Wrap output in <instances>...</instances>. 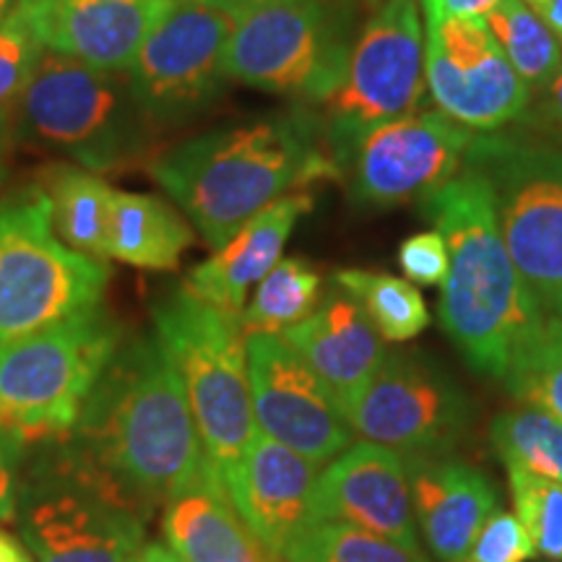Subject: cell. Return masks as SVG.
<instances>
[{
	"instance_id": "16",
	"label": "cell",
	"mask_w": 562,
	"mask_h": 562,
	"mask_svg": "<svg viewBox=\"0 0 562 562\" xmlns=\"http://www.w3.org/2000/svg\"><path fill=\"white\" fill-rule=\"evenodd\" d=\"M248 378L263 435L318 467L347 451L351 427L331 389L281 336H248Z\"/></svg>"
},
{
	"instance_id": "4",
	"label": "cell",
	"mask_w": 562,
	"mask_h": 562,
	"mask_svg": "<svg viewBox=\"0 0 562 562\" xmlns=\"http://www.w3.org/2000/svg\"><path fill=\"white\" fill-rule=\"evenodd\" d=\"M16 136L83 167L121 172L151 159L157 138L131 89L128 70H108L45 53L11 115Z\"/></svg>"
},
{
	"instance_id": "24",
	"label": "cell",
	"mask_w": 562,
	"mask_h": 562,
	"mask_svg": "<svg viewBox=\"0 0 562 562\" xmlns=\"http://www.w3.org/2000/svg\"><path fill=\"white\" fill-rule=\"evenodd\" d=\"M193 245V224L170 201L151 193L112 191L108 261L128 263L144 271H172L182 252Z\"/></svg>"
},
{
	"instance_id": "3",
	"label": "cell",
	"mask_w": 562,
	"mask_h": 562,
	"mask_svg": "<svg viewBox=\"0 0 562 562\" xmlns=\"http://www.w3.org/2000/svg\"><path fill=\"white\" fill-rule=\"evenodd\" d=\"M448 248L440 323L469 368L505 381L513 357L544 323L497 227L487 180L463 165L419 201Z\"/></svg>"
},
{
	"instance_id": "20",
	"label": "cell",
	"mask_w": 562,
	"mask_h": 562,
	"mask_svg": "<svg viewBox=\"0 0 562 562\" xmlns=\"http://www.w3.org/2000/svg\"><path fill=\"white\" fill-rule=\"evenodd\" d=\"M412 508L425 542L440 562H463L476 533L497 510L495 484L469 461L448 456L409 459Z\"/></svg>"
},
{
	"instance_id": "40",
	"label": "cell",
	"mask_w": 562,
	"mask_h": 562,
	"mask_svg": "<svg viewBox=\"0 0 562 562\" xmlns=\"http://www.w3.org/2000/svg\"><path fill=\"white\" fill-rule=\"evenodd\" d=\"M0 562H34L26 544L0 526Z\"/></svg>"
},
{
	"instance_id": "42",
	"label": "cell",
	"mask_w": 562,
	"mask_h": 562,
	"mask_svg": "<svg viewBox=\"0 0 562 562\" xmlns=\"http://www.w3.org/2000/svg\"><path fill=\"white\" fill-rule=\"evenodd\" d=\"M9 136H11V121L0 123V186H3L5 170H9V159H5V151H9Z\"/></svg>"
},
{
	"instance_id": "5",
	"label": "cell",
	"mask_w": 562,
	"mask_h": 562,
	"mask_svg": "<svg viewBox=\"0 0 562 562\" xmlns=\"http://www.w3.org/2000/svg\"><path fill=\"white\" fill-rule=\"evenodd\" d=\"M154 336L180 378L211 472L227 487L258 432L240 315L201 300L182 281L151 311Z\"/></svg>"
},
{
	"instance_id": "36",
	"label": "cell",
	"mask_w": 562,
	"mask_h": 562,
	"mask_svg": "<svg viewBox=\"0 0 562 562\" xmlns=\"http://www.w3.org/2000/svg\"><path fill=\"white\" fill-rule=\"evenodd\" d=\"M521 125L526 133L562 149V66L542 91L531 94Z\"/></svg>"
},
{
	"instance_id": "31",
	"label": "cell",
	"mask_w": 562,
	"mask_h": 562,
	"mask_svg": "<svg viewBox=\"0 0 562 562\" xmlns=\"http://www.w3.org/2000/svg\"><path fill=\"white\" fill-rule=\"evenodd\" d=\"M505 385L521 404L562 422V321L544 318L513 357Z\"/></svg>"
},
{
	"instance_id": "26",
	"label": "cell",
	"mask_w": 562,
	"mask_h": 562,
	"mask_svg": "<svg viewBox=\"0 0 562 562\" xmlns=\"http://www.w3.org/2000/svg\"><path fill=\"white\" fill-rule=\"evenodd\" d=\"M323 297V279L302 258H281L266 277L258 281L248 305L243 307V331L281 336L305 321Z\"/></svg>"
},
{
	"instance_id": "9",
	"label": "cell",
	"mask_w": 562,
	"mask_h": 562,
	"mask_svg": "<svg viewBox=\"0 0 562 562\" xmlns=\"http://www.w3.org/2000/svg\"><path fill=\"white\" fill-rule=\"evenodd\" d=\"M108 281V261L60 240L45 188L0 203V344L97 311Z\"/></svg>"
},
{
	"instance_id": "34",
	"label": "cell",
	"mask_w": 562,
	"mask_h": 562,
	"mask_svg": "<svg viewBox=\"0 0 562 562\" xmlns=\"http://www.w3.org/2000/svg\"><path fill=\"white\" fill-rule=\"evenodd\" d=\"M533 554L537 550L518 516L508 510H495L476 533L463 562H529Z\"/></svg>"
},
{
	"instance_id": "39",
	"label": "cell",
	"mask_w": 562,
	"mask_h": 562,
	"mask_svg": "<svg viewBox=\"0 0 562 562\" xmlns=\"http://www.w3.org/2000/svg\"><path fill=\"white\" fill-rule=\"evenodd\" d=\"M524 3L550 26V32L562 45V0H524Z\"/></svg>"
},
{
	"instance_id": "18",
	"label": "cell",
	"mask_w": 562,
	"mask_h": 562,
	"mask_svg": "<svg viewBox=\"0 0 562 562\" xmlns=\"http://www.w3.org/2000/svg\"><path fill=\"white\" fill-rule=\"evenodd\" d=\"M311 521H339L417 547L409 476L402 456L378 442L349 446L318 474Z\"/></svg>"
},
{
	"instance_id": "17",
	"label": "cell",
	"mask_w": 562,
	"mask_h": 562,
	"mask_svg": "<svg viewBox=\"0 0 562 562\" xmlns=\"http://www.w3.org/2000/svg\"><path fill=\"white\" fill-rule=\"evenodd\" d=\"M175 0H19L16 13L42 50L125 70Z\"/></svg>"
},
{
	"instance_id": "21",
	"label": "cell",
	"mask_w": 562,
	"mask_h": 562,
	"mask_svg": "<svg viewBox=\"0 0 562 562\" xmlns=\"http://www.w3.org/2000/svg\"><path fill=\"white\" fill-rule=\"evenodd\" d=\"M290 347L318 372L341 412L375 375L385 360V341L351 294L334 284L315 311L281 334Z\"/></svg>"
},
{
	"instance_id": "23",
	"label": "cell",
	"mask_w": 562,
	"mask_h": 562,
	"mask_svg": "<svg viewBox=\"0 0 562 562\" xmlns=\"http://www.w3.org/2000/svg\"><path fill=\"white\" fill-rule=\"evenodd\" d=\"M161 533L182 562H284L252 533L216 480L167 501Z\"/></svg>"
},
{
	"instance_id": "14",
	"label": "cell",
	"mask_w": 562,
	"mask_h": 562,
	"mask_svg": "<svg viewBox=\"0 0 562 562\" xmlns=\"http://www.w3.org/2000/svg\"><path fill=\"white\" fill-rule=\"evenodd\" d=\"M474 133L440 110H414L378 125L339 159L351 201L370 209H391L446 186L461 172Z\"/></svg>"
},
{
	"instance_id": "45",
	"label": "cell",
	"mask_w": 562,
	"mask_h": 562,
	"mask_svg": "<svg viewBox=\"0 0 562 562\" xmlns=\"http://www.w3.org/2000/svg\"><path fill=\"white\" fill-rule=\"evenodd\" d=\"M16 5H19V0H0V24H3V21L9 19L13 11H16Z\"/></svg>"
},
{
	"instance_id": "15",
	"label": "cell",
	"mask_w": 562,
	"mask_h": 562,
	"mask_svg": "<svg viewBox=\"0 0 562 562\" xmlns=\"http://www.w3.org/2000/svg\"><path fill=\"white\" fill-rule=\"evenodd\" d=\"M422 24L425 81L442 115L480 133L521 121L531 91L492 37L487 19L422 16Z\"/></svg>"
},
{
	"instance_id": "10",
	"label": "cell",
	"mask_w": 562,
	"mask_h": 562,
	"mask_svg": "<svg viewBox=\"0 0 562 562\" xmlns=\"http://www.w3.org/2000/svg\"><path fill=\"white\" fill-rule=\"evenodd\" d=\"M347 16L328 0H277L235 19L227 45V79L286 97L326 104L347 76Z\"/></svg>"
},
{
	"instance_id": "8",
	"label": "cell",
	"mask_w": 562,
	"mask_h": 562,
	"mask_svg": "<svg viewBox=\"0 0 562 562\" xmlns=\"http://www.w3.org/2000/svg\"><path fill=\"white\" fill-rule=\"evenodd\" d=\"M463 165L487 180L503 243L537 307L562 321V149L526 131L480 133Z\"/></svg>"
},
{
	"instance_id": "1",
	"label": "cell",
	"mask_w": 562,
	"mask_h": 562,
	"mask_svg": "<svg viewBox=\"0 0 562 562\" xmlns=\"http://www.w3.org/2000/svg\"><path fill=\"white\" fill-rule=\"evenodd\" d=\"M66 442L146 516L216 480L180 378L154 334L121 341Z\"/></svg>"
},
{
	"instance_id": "38",
	"label": "cell",
	"mask_w": 562,
	"mask_h": 562,
	"mask_svg": "<svg viewBox=\"0 0 562 562\" xmlns=\"http://www.w3.org/2000/svg\"><path fill=\"white\" fill-rule=\"evenodd\" d=\"M501 0H419L422 16L440 19H487Z\"/></svg>"
},
{
	"instance_id": "11",
	"label": "cell",
	"mask_w": 562,
	"mask_h": 562,
	"mask_svg": "<svg viewBox=\"0 0 562 562\" xmlns=\"http://www.w3.org/2000/svg\"><path fill=\"white\" fill-rule=\"evenodd\" d=\"M425 30L417 0H381L349 53L347 76L326 102L323 133L339 170L355 140L422 108Z\"/></svg>"
},
{
	"instance_id": "27",
	"label": "cell",
	"mask_w": 562,
	"mask_h": 562,
	"mask_svg": "<svg viewBox=\"0 0 562 562\" xmlns=\"http://www.w3.org/2000/svg\"><path fill=\"white\" fill-rule=\"evenodd\" d=\"M334 284L360 302L383 341H412L430 326L427 302L412 281L383 271L341 269L334 273Z\"/></svg>"
},
{
	"instance_id": "35",
	"label": "cell",
	"mask_w": 562,
	"mask_h": 562,
	"mask_svg": "<svg viewBox=\"0 0 562 562\" xmlns=\"http://www.w3.org/2000/svg\"><path fill=\"white\" fill-rule=\"evenodd\" d=\"M398 266L406 281L417 286H442L448 277V248L438 229L406 237L398 248Z\"/></svg>"
},
{
	"instance_id": "41",
	"label": "cell",
	"mask_w": 562,
	"mask_h": 562,
	"mask_svg": "<svg viewBox=\"0 0 562 562\" xmlns=\"http://www.w3.org/2000/svg\"><path fill=\"white\" fill-rule=\"evenodd\" d=\"M133 562H182L172 550H165L159 544H144V550L136 554Z\"/></svg>"
},
{
	"instance_id": "44",
	"label": "cell",
	"mask_w": 562,
	"mask_h": 562,
	"mask_svg": "<svg viewBox=\"0 0 562 562\" xmlns=\"http://www.w3.org/2000/svg\"><path fill=\"white\" fill-rule=\"evenodd\" d=\"M195 3H203V5H211V9H220L224 13H229L232 19H235V13H232V0H195Z\"/></svg>"
},
{
	"instance_id": "43",
	"label": "cell",
	"mask_w": 562,
	"mask_h": 562,
	"mask_svg": "<svg viewBox=\"0 0 562 562\" xmlns=\"http://www.w3.org/2000/svg\"><path fill=\"white\" fill-rule=\"evenodd\" d=\"M269 3H277V0H232V13L237 16H243L245 11H252V9H261V5H269Z\"/></svg>"
},
{
	"instance_id": "12",
	"label": "cell",
	"mask_w": 562,
	"mask_h": 562,
	"mask_svg": "<svg viewBox=\"0 0 562 562\" xmlns=\"http://www.w3.org/2000/svg\"><path fill=\"white\" fill-rule=\"evenodd\" d=\"M235 19L195 0H175L167 16L154 26L128 79L140 110L157 131L191 121L220 97L227 81V45Z\"/></svg>"
},
{
	"instance_id": "32",
	"label": "cell",
	"mask_w": 562,
	"mask_h": 562,
	"mask_svg": "<svg viewBox=\"0 0 562 562\" xmlns=\"http://www.w3.org/2000/svg\"><path fill=\"white\" fill-rule=\"evenodd\" d=\"M510 497L518 521L529 531L533 550L552 562H562V484L508 467Z\"/></svg>"
},
{
	"instance_id": "19",
	"label": "cell",
	"mask_w": 562,
	"mask_h": 562,
	"mask_svg": "<svg viewBox=\"0 0 562 562\" xmlns=\"http://www.w3.org/2000/svg\"><path fill=\"white\" fill-rule=\"evenodd\" d=\"M318 469V463L258 430L227 484L243 521L281 560L286 547L313 526Z\"/></svg>"
},
{
	"instance_id": "7",
	"label": "cell",
	"mask_w": 562,
	"mask_h": 562,
	"mask_svg": "<svg viewBox=\"0 0 562 562\" xmlns=\"http://www.w3.org/2000/svg\"><path fill=\"white\" fill-rule=\"evenodd\" d=\"M16 524L34 562H133L146 513L66 440L21 484Z\"/></svg>"
},
{
	"instance_id": "37",
	"label": "cell",
	"mask_w": 562,
	"mask_h": 562,
	"mask_svg": "<svg viewBox=\"0 0 562 562\" xmlns=\"http://www.w3.org/2000/svg\"><path fill=\"white\" fill-rule=\"evenodd\" d=\"M24 448L9 432L0 430V521H16L21 495V461Z\"/></svg>"
},
{
	"instance_id": "6",
	"label": "cell",
	"mask_w": 562,
	"mask_h": 562,
	"mask_svg": "<svg viewBox=\"0 0 562 562\" xmlns=\"http://www.w3.org/2000/svg\"><path fill=\"white\" fill-rule=\"evenodd\" d=\"M123 331L102 307L0 344V430L21 446L74 432Z\"/></svg>"
},
{
	"instance_id": "25",
	"label": "cell",
	"mask_w": 562,
	"mask_h": 562,
	"mask_svg": "<svg viewBox=\"0 0 562 562\" xmlns=\"http://www.w3.org/2000/svg\"><path fill=\"white\" fill-rule=\"evenodd\" d=\"M53 203V227L68 248L83 256L108 261V222L112 188L102 175L83 170L79 165H60L42 182Z\"/></svg>"
},
{
	"instance_id": "13",
	"label": "cell",
	"mask_w": 562,
	"mask_h": 562,
	"mask_svg": "<svg viewBox=\"0 0 562 562\" xmlns=\"http://www.w3.org/2000/svg\"><path fill=\"white\" fill-rule=\"evenodd\" d=\"M344 417L364 440L409 461L451 453L472 412L459 385L430 360L417 351H393L351 398Z\"/></svg>"
},
{
	"instance_id": "30",
	"label": "cell",
	"mask_w": 562,
	"mask_h": 562,
	"mask_svg": "<svg viewBox=\"0 0 562 562\" xmlns=\"http://www.w3.org/2000/svg\"><path fill=\"white\" fill-rule=\"evenodd\" d=\"M284 562H430L419 550L393 542L360 526L323 521L286 547Z\"/></svg>"
},
{
	"instance_id": "22",
	"label": "cell",
	"mask_w": 562,
	"mask_h": 562,
	"mask_svg": "<svg viewBox=\"0 0 562 562\" xmlns=\"http://www.w3.org/2000/svg\"><path fill=\"white\" fill-rule=\"evenodd\" d=\"M311 209V193H292L271 203L195 266L186 286L220 311L240 315L250 290L281 261L286 240Z\"/></svg>"
},
{
	"instance_id": "33",
	"label": "cell",
	"mask_w": 562,
	"mask_h": 562,
	"mask_svg": "<svg viewBox=\"0 0 562 562\" xmlns=\"http://www.w3.org/2000/svg\"><path fill=\"white\" fill-rule=\"evenodd\" d=\"M42 45L16 11L0 24V123H9L19 97L37 70Z\"/></svg>"
},
{
	"instance_id": "29",
	"label": "cell",
	"mask_w": 562,
	"mask_h": 562,
	"mask_svg": "<svg viewBox=\"0 0 562 562\" xmlns=\"http://www.w3.org/2000/svg\"><path fill=\"white\" fill-rule=\"evenodd\" d=\"M490 440L505 467L562 484V422L550 412L521 404L492 419Z\"/></svg>"
},
{
	"instance_id": "2",
	"label": "cell",
	"mask_w": 562,
	"mask_h": 562,
	"mask_svg": "<svg viewBox=\"0 0 562 562\" xmlns=\"http://www.w3.org/2000/svg\"><path fill=\"white\" fill-rule=\"evenodd\" d=\"M149 175L216 250L271 203L339 170L323 123L297 108L186 138L154 154Z\"/></svg>"
},
{
	"instance_id": "28",
	"label": "cell",
	"mask_w": 562,
	"mask_h": 562,
	"mask_svg": "<svg viewBox=\"0 0 562 562\" xmlns=\"http://www.w3.org/2000/svg\"><path fill=\"white\" fill-rule=\"evenodd\" d=\"M487 26L531 94L542 91L562 66V47L550 26L524 0H501L487 13Z\"/></svg>"
}]
</instances>
